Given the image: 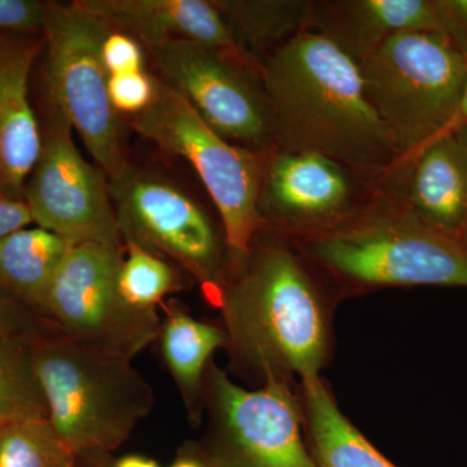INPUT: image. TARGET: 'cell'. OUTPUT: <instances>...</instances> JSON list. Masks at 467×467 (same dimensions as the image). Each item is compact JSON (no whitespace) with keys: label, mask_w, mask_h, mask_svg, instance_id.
Listing matches in <instances>:
<instances>
[{"label":"cell","mask_w":467,"mask_h":467,"mask_svg":"<svg viewBox=\"0 0 467 467\" xmlns=\"http://www.w3.org/2000/svg\"><path fill=\"white\" fill-rule=\"evenodd\" d=\"M131 124L138 134L192 164L220 213L227 248L236 260L247 259L264 229L259 195L265 150L218 135L159 77L155 100Z\"/></svg>","instance_id":"obj_6"},{"label":"cell","mask_w":467,"mask_h":467,"mask_svg":"<svg viewBox=\"0 0 467 467\" xmlns=\"http://www.w3.org/2000/svg\"><path fill=\"white\" fill-rule=\"evenodd\" d=\"M208 370L212 467H318L301 439L294 399L279 378L267 377L264 389L248 391L214 365Z\"/></svg>","instance_id":"obj_12"},{"label":"cell","mask_w":467,"mask_h":467,"mask_svg":"<svg viewBox=\"0 0 467 467\" xmlns=\"http://www.w3.org/2000/svg\"><path fill=\"white\" fill-rule=\"evenodd\" d=\"M45 2L0 0V33L43 36Z\"/></svg>","instance_id":"obj_28"},{"label":"cell","mask_w":467,"mask_h":467,"mask_svg":"<svg viewBox=\"0 0 467 467\" xmlns=\"http://www.w3.org/2000/svg\"><path fill=\"white\" fill-rule=\"evenodd\" d=\"M43 36L0 33V198L24 202L42 149L41 124L29 97L30 73Z\"/></svg>","instance_id":"obj_15"},{"label":"cell","mask_w":467,"mask_h":467,"mask_svg":"<svg viewBox=\"0 0 467 467\" xmlns=\"http://www.w3.org/2000/svg\"><path fill=\"white\" fill-rule=\"evenodd\" d=\"M29 223H33V217L26 202L0 198V239Z\"/></svg>","instance_id":"obj_29"},{"label":"cell","mask_w":467,"mask_h":467,"mask_svg":"<svg viewBox=\"0 0 467 467\" xmlns=\"http://www.w3.org/2000/svg\"><path fill=\"white\" fill-rule=\"evenodd\" d=\"M453 134L459 138L460 142L467 149V124L461 126L456 131H453Z\"/></svg>","instance_id":"obj_33"},{"label":"cell","mask_w":467,"mask_h":467,"mask_svg":"<svg viewBox=\"0 0 467 467\" xmlns=\"http://www.w3.org/2000/svg\"><path fill=\"white\" fill-rule=\"evenodd\" d=\"M48 420L30 342L0 337V426Z\"/></svg>","instance_id":"obj_22"},{"label":"cell","mask_w":467,"mask_h":467,"mask_svg":"<svg viewBox=\"0 0 467 467\" xmlns=\"http://www.w3.org/2000/svg\"><path fill=\"white\" fill-rule=\"evenodd\" d=\"M358 66L400 162L450 133L465 91L467 57L447 36L400 33Z\"/></svg>","instance_id":"obj_5"},{"label":"cell","mask_w":467,"mask_h":467,"mask_svg":"<svg viewBox=\"0 0 467 467\" xmlns=\"http://www.w3.org/2000/svg\"><path fill=\"white\" fill-rule=\"evenodd\" d=\"M110 26L135 36L144 48L168 41L201 43L261 70L234 38L212 0H78Z\"/></svg>","instance_id":"obj_16"},{"label":"cell","mask_w":467,"mask_h":467,"mask_svg":"<svg viewBox=\"0 0 467 467\" xmlns=\"http://www.w3.org/2000/svg\"><path fill=\"white\" fill-rule=\"evenodd\" d=\"M218 306L227 342L266 378H278L279 370L294 371L303 380L318 377L326 347L324 312L309 275L284 245L254 252L242 275L223 287Z\"/></svg>","instance_id":"obj_3"},{"label":"cell","mask_w":467,"mask_h":467,"mask_svg":"<svg viewBox=\"0 0 467 467\" xmlns=\"http://www.w3.org/2000/svg\"><path fill=\"white\" fill-rule=\"evenodd\" d=\"M164 306L159 340L165 364L173 377L192 422L202 416V395L209 358L227 343L225 331L198 321L178 301Z\"/></svg>","instance_id":"obj_18"},{"label":"cell","mask_w":467,"mask_h":467,"mask_svg":"<svg viewBox=\"0 0 467 467\" xmlns=\"http://www.w3.org/2000/svg\"><path fill=\"white\" fill-rule=\"evenodd\" d=\"M146 51L135 36L112 27L101 45L100 57L110 77L146 70Z\"/></svg>","instance_id":"obj_27"},{"label":"cell","mask_w":467,"mask_h":467,"mask_svg":"<svg viewBox=\"0 0 467 467\" xmlns=\"http://www.w3.org/2000/svg\"><path fill=\"white\" fill-rule=\"evenodd\" d=\"M57 327L0 285V337L33 342Z\"/></svg>","instance_id":"obj_26"},{"label":"cell","mask_w":467,"mask_h":467,"mask_svg":"<svg viewBox=\"0 0 467 467\" xmlns=\"http://www.w3.org/2000/svg\"><path fill=\"white\" fill-rule=\"evenodd\" d=\"M275 147L321 153L380 184L400 152L365 91L358 61L306 30L263 61Z\"/></svg>","instance_id":"obj_1"},{"label":"cell","mask_w":467,"mask_h":467,"mask_svg":"<svg viewBox=\"0 0 467 467\" xmlns=\"http://www.w3.org/2000/svg\"><path fill=\"white\" fill-rule=\"evenodd\" d=\"M158 91V76L150 75L147 70L110 76L109 94L110 103L121 116L140 115L153 103Z\"/></svg>","instance_id":"obj_25"},{"label":"cell","mask_w":467,"mask_h":467,"mask_svg":"<svg viewBox=\"0 0 467 467\" xmlns=\"http://www.w3.org/2000/svg\"><path fill=\"white\" fill-rule=\"evenodd\" d=\"M304 384L318 467H396L350 425L318 377Z\"/></svg>","instance_id":"obj_21"},{"label":"cell","mask_w":467,"mask_h":467,"mask_svg":"<svg viewBox=\"0 0 467 467\" xmlns=\"http://www.w3.org/2000/svg\"><path fill=\"white\" fill-rule=\"evenodd\" d=\"M467 124V78L465 85V91H463L462 101H461L459 115H457L456 121H454L453 126H451L450 133H453L457 129L461 128V126Z\"/></svg>","instance_id":"obj_31"},{"label":"cell","mask_w":467,"mask_h":467,"mask_svg":"<svg viewBox=\"0 0 467 467\" xmlns=\"http://www.w3.org/2000/svg\"><path fill=\"white\" fill-rule=\"evenodd\" d=\"M234 38L254 60L269 55L310 30L308 0H212Z\"/></svg>","instance_id":"obj_20"},{"label":"cell","mask_w":467,"mask_h":467,"mask_svg":"<svg viewBox=\"0 0 467 467\" xmlns=\"http://www.w3.org/2000/svg\"><path fill=\"white\" fill-rule=\"evenodd\" d=\"M122 242H131L186 270L218 304L223 245L204 208L173 181L129 164L109 181Z\"/></svg>","instance_id":"obj_8"},{"label":"cell","mask_w":467,"mask_h":467,"mask_svg":"<svg viewBox=\"0 0 467 467\" xmlns=\"http://www.w3.org/2000/svg\"><path fill=\"white\" fill-rule=\"evenodd\" d=\"M460 241L463 243V244L467 247V223L465 225V229H463L462 234H461Z\"/></svg>","instance_id":"obj_34"},{"label":"cell","mask_w":467,"mask_h":467,"mask_svg":"<svg viewBox=\"0 0 467 467\" xmlns=\"http://www.w3.org/2000/svg\"><path fill=\"white\" fill-rule=\"evenodd\" d=\"M112 467H160L158 462L142 456H126L117 460Z\"/></svg>","instance_id":"obj_30"},{"label":"cell","mask_w":467,"mask_h":467,"mask_svg":"<svg viewBox=\"0 0 467 467\" xmlns=\"http://www.w3.org/2000/svg\"><path fill=\"white\" fill-rule=\"evenodd\" d=\"M377 186L321 153L266 150L259 213L264 227L331 232L358 217Z\"/></svg>","instance_id":"obj_13"},{"label":"cell","mask_w":467,"mask_h":467,"mask_svg":"<svg viewBox=\"0 0 467 467\" xmlns=\"http://www.w3.org/2000/svg\"><path fill=\"white\" fill-rule=\"evenodd\" d=\"M43 99L41 153L24 192L33 223L75 244L124 248L109 177L86 161L67 117L47 98Z\"/></svg>","instance_id":"obj_10"},{"label":"cell","mask_w":467,"mask_h":467,"mask_svg":"<svg viewBox=\"0 0 467 467\" xmlns=\"http://www.w3.org/2000/svg\"><path fill=\"white\" fill-rule=\"evenodd\" d=\"M119 287L129 306L138 310H156L165 296L182 287L171 261L135 243H124Z\"/></svg>","instance_id":"obj_23"},{"label":"cell","mask_w":467,"mask_h":467,"mask_svg":"<svg viewBox=\"0 0 467 467\" xmlns=\"http://www.w3.org/2000/svg\"><path fill=\"white\" fill-rule=\"evenodd\" d=\"M110 29L78 0L45 2V97L63 112L95 164L112 181L129 161L124 122L110 103L109 76L100 57Z\"/></svg>","instance_id":"obj_7"},{"label":"cell","mask_w":467,"mask_h":467,"mask_svg":"<svg viewBox=\"0 0 467 467\" xmlns=\"http://www.w3.org/2000/svg\"><path fill=\"white\" fill-rule=\"evenodd\" d=\"M125 248L78 243L52 278L42 315L58 330L134 358L159 339L156 310L129 306L119 287Z\"/></svg>","instance_id":"obj_9"},{"label":"cell","mask_w":467,"mask_h":467,"mask_svg":"<svg viewBox=\"0 0 467 467\" xmlns=\"http://www.w3.org/2000/svg\"><path fill=\"white\" fill-rule=\"evenodd\" d=\"M159 78L226 140L254 150L275 147L260 69L201 43L168 41L147 48Z\"/></svg>","instance_id":"obj_11"},{"label":"cell","mask_w":467,"mask_h":467,"mask_svg":"<svg viewBox=\"0 0 467 467\" xmlns=\"http://www.w3.org/2000/svg\"><path fill=\"white\" fill-rule=\"evenodd\" d=\"M310 30L361 63L400 33L442 34L435 0L312 2Z\"/></svg>","instance_id":"obj_17"},{"label":"cell","mask_w":467,"mask_h":467,"mask_svg":"<svg viewBox=\"0 0 467 467\" xmlns=\"http://www.w3.org/2000/svg\"><path fill=\"white\" fill-rule=\"evenodd\" d=\"M420 221L460 239L467 223V149L441 135L404 160L378 186Z\"/></svg>","instance_id":"obj_14"},{"label":"cell","mask_w":467,"mask_h":467,"mask_svg":"<svg viewBox=\"0 0 467 467\" xmlns=\"http://www.w3.org/2000/svg\"><path fill=\"white\" fill-rule=\"evenodd\" d=\"M171 467H212L208 463H202V461L192 459V457L184 456L175 461Z\"/></svg>","instance_id":"obj_32"},{"label":"cell","mask_w":467,"mask_h":467,"mask_svg":"<svg viewBox=\"0 0 467 467\" xmlns=\"http://www.w3.org/2000/svg\"><path fill=\"white\" fill-rule=\"evenodd\" d=\"M30 352L48 420L77 457L117 450L155 407L152 387L122 353L57 327L30 342Z\"/></svg>","instance_id":"obj_2"},{"label":"cell","mask_w":467,"mask_h":467,"mask_svg":"<svg viewBox=\"0 0 467 467\" xmlns=\"http://www.w3.org/2000/svg\"><path fill=\"white\" fill-rule=\"evenodd\" d=\"M48 420L0 426V467H77Z\"/></svg>","instance_id":"obj_24"},{"label":"cell","mask_w":467,"mask_h":467,"mask_svg":"<svg viewBox=\"0 0 467 467\" xmlns=\"http://www.w3.org/2000/svg\"><path fill=\"white\" fill-rule=\"evenodd\" d=\"M316 260L355 284L467 287V247L376 189L346 225L309 242Z\"/></svg>","instance_id":"obj_4"},{"label":"cell","mask_w":467,"mask_h":467,"mask_svg":"<svg viewBox=\"0 0 467 467\" xmlns=\"http://www.w3.org/2000/svg\"><path fill=\"white\" fill-rule=\"evenodd\" d=\"M75 243L43 229H18L0 239V285L42 315L43 300L57 267Z\"/></svg>","instance_id":"obj_19"}]
</instances>
